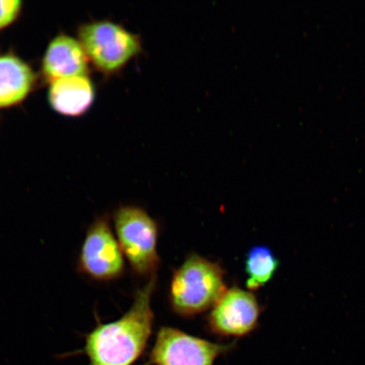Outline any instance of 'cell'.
<instances>
[{
    "label": "cell",
    "mask_w": 365,
    "mask_h": 365,
    "mask_svg": "<svg viewBox=\"0 0 365 365\" xmlns=\"http://www.w3.org/2000/svg\"><path fill=\"white\" fill-rule=\"evenodd\" d=\"M157 275L137 289L129 310L116 321L98 322L85 337L81 354L89 365H134L148 348L153 335L154 312L152 299Z\"/></svg>",
    "instance_id": "obj_1"
},
{
    "label": "cell",
    "mask_w": 365,
    "mask_h": 365,
    "mask_svg": "<svg viewBox=\"0 0 365 365\" xmlns=\"http://www.w3.org/2000/svg\"><path fill=\"white\" fill-rule=\"evenodd\" d=\"M220 264L192 253L173 272L168 299L173 312L194 317L212 309L227 289Z\"/></svg>",
    "instance_id": "obj_2"
},
{
    "label": "cell",
    "mask_w": 365,
    "mask_h": 365,
    "mask_svg": "<svg viewBox=\"0 0 365 365\" xmlns=\"http://www.w3.org/2000/svg\"><path fill=\"white\" fill-rule=\"evenodd\" d=\"M114 230L132 272L140 277L156 275L161 259L158 253L156 221L135 205H121L113 213Z\"/></svg>",
    "instance_id": "obj_3"
},
{
    "label": "cell",
    "mask_w": 365,
    "mask_h": 365,
    "mask_svg": "<svg viewBox=\"0 0 365 365\" xmlns=\"http://www.w3.org/2000/svg\"><path fill=\"white\" fill-rule=\"evenodd\" d=\"M78 41L88 61L107 75L120 71L141 51L138 36L109 21L82 26Z\"/></svg>",
    "instance_id": "obj_4"
},
{
    "label": "cell",
    "mask_w": 365,
    "mask_h": 365,
    "mask_svg": "<svg viewBox=\"0 0 365 365\" xmlns=\"http://www.w3.org/2000/svg\"><path fill=\"white\" fill-rule=\"evenodd\" d=\"M76 271L98 282L116 281L124 275V254L113 235L109 216L96 217L88 228L77 258Z\"/></svg>",
    "instance_id": "obj_5"
},
{
    "label": "cell",
    "mask_w": 365,
    "mask_h": 365,
    "mask_svg": "<svg viewBox=\"0 0 365 365\" xmlns=\"http://www.w3.org/2000/svg\"><path fill=\"white\" fill-rule=\"evenodd\" d=\"M236 346L200 339L170 327L160 328L144 365H214Z\"/></svg>",
    "instance_id": "obj_6"
},
{
    "label": "cell",
    "mask_w": 365,
    "mask_h": 365,
    "mask_svg": "<svg viewBox=\"0 0 365 365\" xmlns=\"http://www.w3.org/2000/svg\"><path fill=\"white\" fill-rule=\"evenodd\" d=\"M263 309L253 292L234 285L205 317V329L219 337L240 339L257 329Z\"/></svg>",
    "instance_id": "obj_7"
},
{
    "label": "cell",
    "mask_w": 365,
    "mask_h": 365,
    "mask_svg": "<svg viewBox=\"0 0 365 365\" xmlns=\"http://www.w3.org/2000/svg\"><path fill=\"white\" fill-rule=\"evenodd\" d=\"M88 58L78 40L58 35L49 43L43 61L45 79L53 81L67 77L86 76Z\"/></svg>",
    "instance_id": "obj_8"
},
{
    "label": "cell",
    "mask_w": 365,
    "mask_h": 365,
    "mask_svg": "<svg viewBox=\"0 0 365 365\" xmlns=\"http://www.w3.org/2000/svg\"><path fill=\"white\" fill-rule=\"evenodd\" d=\"M94 86L88 76L67 77L53 81L48 93L49 103L63 115L79 116L94 101Z\"/></svg>",
    "instance_id": "obj_9"
},
{
    "label": "cell",
    "mask_w": 365,
    "mask_h": 365,
    "mask_svg": "<svg viewBox=\"0 0 365 365\" xmlns=\"http://www.w3.org/2000/svg\"><path fill=\"white\" fill-rule=\"evenodd\" d=\"M34 83V73L22 59L11 54L0 56V108L24 101Z\"/></svg>",
    "instance_id": "obj_10"
},
{
    "label": "cell",
    "mask_w": 365,
    "mask_h": 365,
    "mask_svg": "<svg viewBox=\"0 0 365 365\" xmlns=\"http://www.w3.org/2000/svg\"><path fill=\"white\" fill-rule=\"evenodd\" d=\"M279 267V259L271 248L266 245L254 246L245 259L246 287L250 292L261 289L272 280Z\"/></svg>",
    "instance_id": "obj_11"
},
{
    "label": "cell",
    "mask_w": 365,
    "mask_h": 365,
    "mask_svg": "<svg viewBox=\"0 0 365 365\" xmlns=\"http://www.w3.org/2000/svg\"><path fill=\"white\" fill-rule=\"evenodd\" d=\"M21 11V1L0 0V30L11 26L19 17Z\"/></svg>",
    "instance_id": "obj_12"
}]
</instances>
